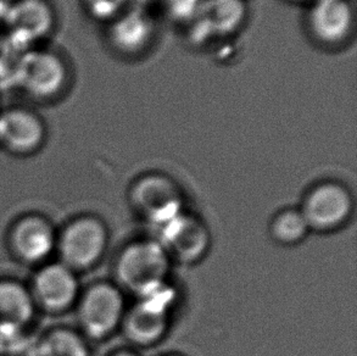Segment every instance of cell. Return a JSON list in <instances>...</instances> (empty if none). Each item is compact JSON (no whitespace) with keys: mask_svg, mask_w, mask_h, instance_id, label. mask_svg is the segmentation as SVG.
I'll return each instance as SVG.
<instances>
[{"mask_svg":"<svg viewBox=\"0 0 357 356\" xmlns=\"http://www.w3.org/2000/svg\"><path fill=\"white\" fill-rule=\"evenodd\" d=\"M169 256L159 242H137L121 253L116 277L122 287L138 297L166 283Z\"/></svg>","mask_w":357,"mask_h":356,"instance_id":"1","label":"cell"},{"mask_svg":"<svg viewBox=\"0 0 357 356\" xmlns=\"http://www.w3.org/2000/svg\"><path fill=\"white\" fill-rule=\"evenodd\" d=\"M68 68L58 54L47 50H24L16 59L10 82L38 99H49L63 91Z\"/></svg>","mask_w":357,"mask_h":356,"instance_id":"2","label":"cell"},{"mask_svg":"<svg viewBox=\"0 0 357 356\" xmlns=\"http://www.w3.org/2000/svg\"><path fill=\"white\" fill-rule=\"evenodd\" d=\"M107 243L102 221L92 216L75 218L58 235L59 261L75 272L93 267L100 260Z\"/></svg>","mask_w":357,"mask_h":356,"instance_id":"3","label":"cell"},{"mask_svg":"<svg viewBox=\"0 0 357 356\" xmlns=\"http://www.w3.org/2000/svg\"><path fill=\"white\" fill-rule=\"evenodd\" d=\"M78 322L88 337L102 339L110 336L125 318V302L120 289L98 283L78 298Z\"/></svg>","mask_w":357,"mask_h":356,"instance_id":"4","label":"cell"},{"mask_svg":"<svg viewBox=\"0 0 357 356\" xmlns=\"http://www.w3.org/2000/svg\"><path fill=\"white\" fill-rule=\"evenodd\" d=\"M174 300V290L167 283L140 295L138 303L123 318L127 337L139 346L158 342L169 326V310Z\"/></svg>","mask_w":357,"mask_h":356,"instance_id":"5","label":"cell"},{"mask_svg":"<svg viewBox=\"0 0 357 356\" xmlns=\"http://www.w3.org/2000/svg\"><path fill=\"white\" fill-rule=\"evenodd\" d=\"M3 21L8 43L24 52L50 34L55 24V15L45 0H16L9 5Z\"/></svg>","mask_w":357,"mask_h":356,"instance_id":"6","label":"cell"},{"mask_svg":"<svg viewBox=\"0 0 357 356\" xmlns=\"http://www.w3.org/2000/svg\"><path fill=\"white\" fill-rule=\"evenodd\" d=\"M77 272L63 262H47L36 272L29 287L37 308L48 313L66 311L79 298Z\"/></svg>","mask_w":357,"mask_h":356,"instance_id":"7","label":"cell"},{"mask_svg":"<svg viewBox=\"0 0 357 356\" xmlns=\"http://www.w3.org/2000/svg\"><path fill=\"white\" fill-rule=\"evenodd\" d=\"M58 233L48 218L26 215L15 221L9 232V246L15 258L26 264H44L56 251Z\"/></svg>","mask_w":357,"mask_h":356,"instance_id":"8","label":"cell"},{"mask_svg":"<svg viewBox=\"0 0 357 356\" xmlns=\"http://www.w3.org/2000/svg\"><path fill=\"white\" fill-rule=\"evenodd\" d=\"M248 17L245 0H204L197 19L189 26L194 44L208 43L238 32Z\"/></svg>","mask_w":357,"mask_h":356,"instance_id":"9","label":"cell"},{"mask_svg":"<svg viewBox=\"0 0 357 356\" xmlns=\"http://www.w3.org/2000/svg\"><path fill=\"white\" fill-rule=\"evenodd\" d=\"M353 212L350 193L337 183H324L310 193L301 214L310 228L332 231L342 226Z\"/></svg>","mask_w":357,"mask_h":356,"instance_id":"10","label":"cell"},{"mask_svg":"<svg viewBox=\"0 0 357 356\" xmlns=\"http://www.w3.org/2000/svg\"><path fill=\"white\" fill-rule=\"evenodd\" d=\"M132 202L146 220L159 227L182 212L178 188L162 176H148L135 183Z\"/></svg>","mask_w":357,"mask_h":356,"instance_id":"11","label":"cell"},{"mask_svg":"<svg viewBox=\"0 0 357 356\" xmlns=\"http://www.w3.org/2000/svg\"><path fill=\"white\" fill-rule=\"evenodd\" d=\"M160 244L169 258L193 262L208 251L210 236L198 218L181 212L160 226Z\"/></svg>","mask_w":357,"mask_h":356,"instance_id":"12","label":"cell"},{"mask_svg":"<svg viewBox=\"0 0 357 356\" xmlns=\"http://www.w3.org/2000/svg\"><path fill=\"white\" fill-rule=\"evenodd\" d=\"M310 32L319 42L338 45L351 36L355 11L349 0H314L307 15Z\"/></svg>","mask_w":357,"mask_h":356,"instance_id":"13","label":"cell"},{"mask_svg":"<svg viewBox=\"0 0 357 356\" xmlns=\"http://www.w3.org/2000/svg\"><path fill=\"white\" fill-rule=\"evenodd\" d=\"M45 126L33 111L13 107L0 112V145L16 155L32 154L43 145Z\"/></svg>","mask_w":357,"mask_h":356,"instance_id":"14","label":"cell"},{"mask_svg":"<svg viewBox=\"0 0 357 356\" xmlns=\"http://www.w3.org/2000/svg\"><path fill=\"white\" fill-rule=\"evenodd\" d=\"M156 32L151 15L143 6L133 5L112 20L109 26V40L117 52L135 55L149 47Z\"/></svg>","mask_w":357,"mask_h":356,"instance_id":"15","label":"cell"},{"mask_svg":"<svg viewBox=\"0 0 357 356\" xmlns=\"http://www.w3.org/2000/svg\"><path fill=\"white\" fill-rule=\"evenodd\" d=\"M36 310L29 287L15 279H0V336L21 332L33 321Z\"/></svg>","mask_w":357,"mask_h":356,"instance_id":"16","label":"cell"},{"mask_svg":"<svg viewBox=\"0 0 357 356\" xmlns=\"http://www.w3.org/2000/svg\"><path fill=\"white\" fill-rule=\"evenodd\" d=\"M84 338L68 328H55L37 346V356H88Z\"/></svg>","mask_w":357,"mask_h":356,"instance_id":"17","label":"cell"},{"mask_svg":"<svg viewBox=\"0 0 357 356\" xmlns=\"http://www.w3.org/2000/svg\"><path fill=\"white\" fill-rule=\"evenodd\" d=\"M309 231V223L305 220L304 215L301 212L294 210L282 212L272 225V235L277 241L284 244L298 243Z\"/></svg>","mask_w":357,"mask_h":356,"instance_id":"18","label":"cell"},{"mask_svg":"<svg viewBox=\"0 0 357 356\" xmlns=\"http://www.w3.org/2000/svg\"><path fill=\"white\" fill-rule=\"evenodd\" d=\"M204 0H164V8L169 19L178 24H189L203 8Z\"/></svg>","mask_w":357,"mask_h":356,"instance_id":"19","label":"cell"},{"mask_svg":"<svg viewBox=\"0 0 357 356\" xmlns=\"http://www.w3.org/2000/svg\"><path fill=\"white\" fill-rule=\"evenodd\" d=\"M88 13L94 19L112 22L130 4V0H83Z\"/></svg>","mask_w":357,"mask_h":356,"instance_id":"20","label":"cell"},{"mask_svg":"<svg viewBox=\"0 0 357 356\" xmlns=\"http://www.w3.org/2000/svg\"><path fill=\"white\" fill-rule=\"evenodd\" d=\"M11 50H13V48L8 43L5 34L0 32V77H1V75L4 73L5 64H6L8 59H9Z\"/></svg>","mask_w":357,"mask_h":356,"instance_id":"21","label":"cell"},{"mask_svg":"<svg viewBox=\"0 0 357 356\" xmlns=\"http://www.w3.org/2000/svg\"><path fill=\"white\" fill-rule=\"evenodd\" d=\"M151 1H153V0H130V4L137 5V6H143V8H144L145 5L149 4Z\"/></svg>","mask_w":357,"mask_h":356,"instance_id":"22","label":"cell"},{"mask_svg":"<svg viewBox=\"0 0 357 356\" xmlns=\"http://www.w3.org/2000/svg\"><path fill=\"white\" fill-rule=\"evenodd\" d=\"M114 356H137L135 354H132V353H120V354H116V355Z\"/></svg>","mask_w":357,"mask_h":356,"instance_id":"23","label":"cell"}]
</instances>
